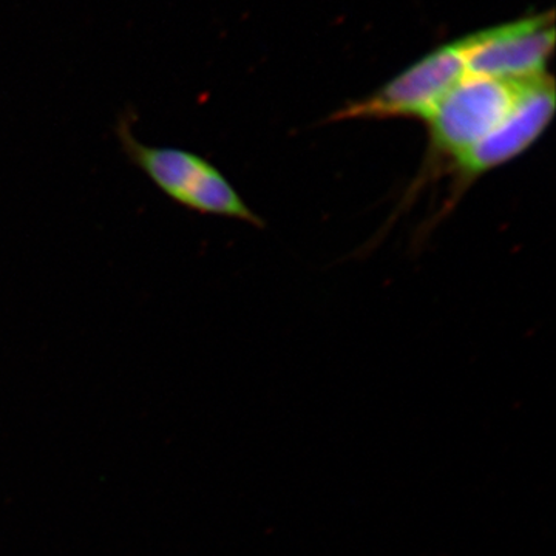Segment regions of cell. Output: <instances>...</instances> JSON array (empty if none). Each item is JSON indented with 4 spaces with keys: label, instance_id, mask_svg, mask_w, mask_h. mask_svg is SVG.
I'll list each match as a JSON object with an SVG mask.
<instances>
[{
    "label": "cell",
    "instance_id": "1",
    "mask_svg": "<svg viewBox=\"0 0 556 556\" xmlns=\"http://www.w3.org/2000/svg\"><path fill=\"white\" fill-rule=\"evenodd\" d=\"M115 135L127 161L178 206L201 215L262 226V218L251 211L232 182L211 161L186 149L144 144L135 137L126 116H121L116 123Z\"/></svg>",
    "mask_w": 556,
    "mask_h": 556
},
{
    "label": "cell",
    "instance_id": "2",
    "mask_svg": "<svg viewBox=\"0 0 556 556\" xmlns=\"http://www.w3.org/2000/svg\"><path fill=\"white\" fill-rule=\"evenodd\" d=\"M468 73L464 39L431 51L365 100L351 102L332 121L428 119Z\"/></svg>",
    "mask_w": 556,
    "mask_h": 556
},
{
    "label": "cell",
    "instance_id": "3",
    "mask_svg": "<svg viewBox=\"0 0 556 556\" xmlns=\"http://www.w3.org/2000/svg\"><path fill=\"white\" fill-rule=\"evenodd\" d=\"M519 86L467 73L427 119L434 152L455 161L489 137L514 108Z\"/></svg>",
    "mask_w": 556,
    "mask_h": 556
},
{
    "label": "cell",
    "instance_id": "4",
    "mask_svg": "<svg viewBox=\"0 0 556 556\" xmlns=\"http://www.w3.org/2000/svg\"><path fill=\"white\" fill-rule=\"evenodd\" d=\"M554 24L548 11L466 36L468 73L507 80L544 75L555 46Z\"/></svg>",
    "mask_w": 556,
    "mask_h": 556
},
{
    "label": "cell",
    "instance_id": "5",
    "mask_svg": "<svg viewBox=\"0 0 556 556\" xmlns=\"http://www.w3.org/2000/svg\"><path fill=\"white\" fill-rule=\"evenodd\" d=\"M555 84L547 73L522 79L517 101L489 137L455 160L456 174L466 182L517 159L535 144L554 118Z\"/></svg>",
    "mask_w": 556,
    "mask_h": 556
}]
</instances>
